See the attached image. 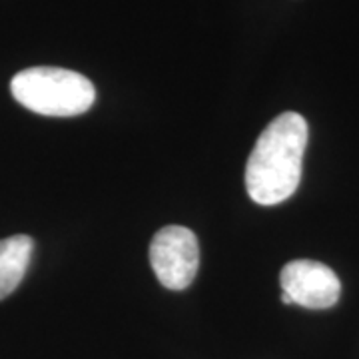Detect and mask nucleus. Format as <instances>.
Listing matches in <instances>:
<instances>
[{
	"instance_id": "1",
	"label": "nucleus",
	"mask_w": 359,
	"mask_h": 359,
	"mask_svg": "<svg viewBox=\"0 0 359 359\" xmlns=\"http://www.w3.org/2000/svg\"><path fill=\"white\" fill-rule=\"evenodd\" d=\"M306 146L308 122L297 112H283L264 128L245 164V190L256 204H282L297 190Z\"/></svg>"
},
{
	"instance_id": "2",
	"label": "nucleus",
	"mask_w": 359,
	"mask_h": 359,
	"mask_svg": "<svg viewBox=\"0 0 359 359\" xmlns=\"http://www.w3.org/2000/svg\"><path fill=\"white\" fill-rule=\"evenodd\" d=\"M14 100L42 116L84 114L96 100L88 78L56 66H34L18 72L11 82Z\"/></svg>"
},
{
	"instance_id": "3",
	"label": "nucleus",
	"mask_w": 359,
	"mask_h": 359,
	"mask_svg": "<svg viewBox=\"0 0 359 359\" xmlns=\"http://www.w3.org/2000/svg\"><path fill=\"white\" fill-rule=\"evenodd\" d=\"M150 266L158 282L168 290H186L194 282L200 266V245L192 230L166 226L150 244Z\"/></svg>"
},
{
	"instance_id": "4",
	"label": "nucleus",
	"mask_w": 359,
	"mask_h": 359,
	"mask_svg": "<svg viewBox=\"0 0 359 359\" xmlns=\"http://www.w3.org/2000/svg\"><path fill=\"white\" fill-rule=\"evenodd\" d=\"M282 302L308 309H327L337 304L341 282L332 268L313 259H295L280 273Z\"/></svg>"
},
{
	"instance_id": "5",
	"label": "nucleus",
	"mask_w": 359,
	"mask_h": 359,
	"mask_svg": "<svg viewBox=\"0 0 359 359\" xmlns=\"http://www.w3.org/2000/svg\"><path fill=\"white\" fill-rule=\"evenodd\" d=\"M34 252L30 236H13L0 240V299L8 297L25 280Z\"/></svg>"
}]
</instances>
